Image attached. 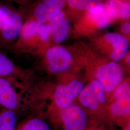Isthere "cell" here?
<instances>
[{
  "mask_svg": "<svg viewBox=\"0 0 130 130\" xmlns=\"http://www.w3.org/2000/svg\"><path fill=\"white\" fill-rule=\"evenodd\" d=\"M3 25L0 30V47L7 48L17 39L23 24L21 14L8 4H1Z\"/></svg>",
  "mask_w": 130,
  "mask_h": 130,
  "instance_id": "6da1fadb",
  "label": "cell"
},
{
  "mask_svg": "<svg viewBox=\"0 0 130 130\" xmlns=\"http://www.w3.org/2000/svg\"><path fill=\"white\" fill-rule=\"evenodd\" d=\"M96 75L104 91L110 92L121 83L123 72L120 65L112 62L100 67Z\"/></svg>",
  "mask_w": 130,
  "mask_h": 130,
  "instance_id": "7a4b0ae2",
  "label": "cell"
},
{
  "mask_svg": "<svg viewBox=\"0 0 130 130\" xmlns=\"http://www.w3.org/2000/svg\"><path fill=\"white\" fill-rule=\"evenodd\" d=\"M66 0H42L34 7L33 19L41 23L49 22L61 12Z\"/></svg>",
  "mask_w": 130,
  "mask_h": 130,
  "instance_id": "3957f363",
  "label": "cell"
},
{
  "mask_svg": "<svg viewBox=\"0 0 130 130\" xmlns=\"http://www.w3.org/2000/svg\"><path fill=\"white\" fill-rule=\"evenodd\" d=\"M80 102L92 110L98 108L99 103L106 102V96L102 85L98 80H94L79 94Z\"/></svg>",
  "mask_w": 130,
  "mask_h": 130,
  "instance_id": "277c9868",
  "label": "cell"
},
{
  "mask_svg": "<svg viewBox=\"0 0 130 130\" xmlns=\"http://www.w3.org/2000/svg\"><path fill=\"white\" fill-rule=\"evenodd\" d=\"M46 57L50 70L58 73L69 69L70 67L72 57L65 48L55 46L50 48L46 52Z\"/></svg>",
  "mask_w": 130,
  "mask_h": 130,
  "instance_id": "5b68a950",
  "label": "cell"
},
{
  "mask_svg": "<svg viewBox=\"0 0 130 130\" xmlns=\"http://www.w3.org/2000/svg\"><path fill=\"white\" fill-rule=\"evenodd\" d=\"M62 118L66 130H83L86 125V114L77 106L67 107L63 112Z\"/></svg>",
  "mask_w": 130,
  "mask_h": 130,
  "instance_id": "8992f818",
  "label": "cell"
},
{
  "mask_svg": "<svg viewBox=\"0 0 130 130\" xmlns=\"http://www.w3.org/2000/svg\"><path fill=\"white\" fill-rule=\"evenodd\" d=\"M10 78L0 77V106L15 111L19 106V98Z\"/></svg>",
  "mask_w": 130,
  "mask_h": 130,
  "instance_id": "52a82bcc",
  "label": "cell"
},
{
  "mask_svg": "<svg viewBox=\"0 0 130 130\" xmlns=\"http://www.w3.org/2000/svg\"><path fill=\"white\" fill-rule=\"evenodd\" d=\"M104 37L113 47V50L111 54L112 59L117 62L121 60L129 49V44L127 40L117 33H108L105 34Z\"/></svg>",
  "mask_w": 130,
  "mask_h": 130,
  "instance_id": "ba28073f",
  "label": "cell"
},
{
  "mask_svg": "<svg viewBox=\"0 0 130 130\" xmlns=\"http://www.w3.org/2000/svg\"><path fill=\"white\" fill-rule=\"evenodd\" d=\"M68 3L71 8L87 10L90 15L101 14L106 9L103 0H68Z\"/></svg>",
  "mask_w": 130,
  "mask_h": 130,
  "instance_id": "9c48e42d",
  "label": "cell"
},
{
  "mask_svg": "<svg viewBox=\"0 0 130 130\" xmlns=\"http://www.w3.org/2000/svg\"><path fill=\"white\" fill-rule=\"evenodd\" d=\"M18 74V67L4 53L0 52V77L13 78Z\"/></svg>",
  "mask_w": 130,
  "mask_h": 130,
  "instance_id": "30bf717a",
  "label": "cell"
},
{
  "mask_svg": "<svg viewBox=\"0 0 130 130\" xmlns=\"http://www.w3.org/2000/svg\"><path fill=\"white\" fill-rule=\"evenodd\" d=\"M17 120L15 111L2 108L0 110V130H15Z\"/></svg>",
  "mask_w": 130,
  "mask_h": 130,
  "instance_id": "8fae6325",
  "label": "cell"
},
{
  "mask_svg": "<svg viewBox=\"0 0 130 130\" xmlns=\"http://www.w3.org/2000/svg\"><path fill=\"white\" fill-rule=\"evenodd\" d=\"M55 99L58 107L67 108L71 104L73 98L71 96L67 85H61L56 90Z\"/></svg>",
  "mask_w": 130,
  "mask_h": 130,
  "instance_id": "7c38bea8",
  "label": "cell"
},
{
  "mask_svg": "<svg viewBox=\"0 0 130 130\" xmlns=\"http://www.w3.org/2000/svg\"><path fill=\"white\" fill-rule=\"evenodd\" d=\"M70 28V21L67 19H65L60 26L52 33L55 42L58 43L64 42L68 36Z\"/></svg>",
  "mask_w": 130,
  "mask_h": 130,
  "instance_id": "4fadbf2b",
  "label": "cell"
},
{
  "mask_svg": "<svg viewBox=\"0 0 130 130\" xmlns=\"http://www.w3.org/2000/svg\"><path fill=\"white\" fill-rule=\"evenodd\" d=\"M112 113L117 116H126L130 114V101L116 100L111 107Z\"/></svg>",
  "mask_w": 130,
  "mask_h": 130,
  "instance_id": "5bb4252c",
  "label": "cell"
},
{
  "mask_svg": "<svg viewBox=\"0 0 130 130\" xmlns=\"http://www.w3.org/2000/svg\"><path fill=\"white\" fill-rule=\"evenodd\" d=\"M20 130H50V128L44 121L34 119L28 121Z\"/></svg>",
  "mask_w": 130,
  "mask_h": 130,
  "instance_id": "9a60e30c",
  "label": "cell"
},
{
  "mask_svg": "<svg viewBox=\"0 0 130 130\" xmlns=\"http://www.w3.org/2000/svg\"><path fill=\"white\" fill-rule=\"evenodd\" d=\"M115 96L118 101H130V85L127 83H124L117 89Z\"/></svg>",
  "mask_w": 130,
  "mask_h": 130,
  "instance_id": "2e32d148",
  "label": "cell"
},
{
  "mask_svg": "<svg viewBox=\"0 0 130 130\" xmlns=\"http://www.w3.org/2000/svg\"><path fill=\"white\" fill-rule=\"evenodd\" d=\"M121 6L117 0H108L106 9L110 19H117L120 15Z\"/></svg>",
  "mask_w": 130,
  "mask_h": 130,
  "instance_id": "e0dca14e",
  "label": "cell"
},
{
  "mask_svg": "<svg viewBox=\"0 0 130 130\" xmlns=\"http://www.w3.org/2000/svg\"><path fill=\"white\" fill-rule=\"evenodd\" d=\"M65 14L61 11L49 21V23L47 25L50 34H52L57 28L60 26L65 20Z\"/></svg>",
  "mask_w": 130,
  "mask_h": 130,
  "instance_id": "ac0fdd59",
  "label": "cell"
},
{
  "mask_svg": "<svg viewBox=\"0 0 130 130\" xmlns=\"http://www.w3.org/2000/svg\"><path fill=\"white\" fill-rule=\"evenodd\" d=\"M91 18L97 24L98 27L100 28H105L108 26L110 19L107 13L106 9L101 14L90 15Z\"/></svg>",
  "mask_w": 130,
  "mask_h": 130,
  "instance_id": "d6986e66",
  "label": "cell"
},
{
  "mask_svg": "<svg viewBox=\"0 0 130 130\" xmlns=\"http://www.w3.org/2000/svg\"><path fill=\"white\" fill-rule=\"evenodd\" d=\"M84 84L79 80H74L70 82L67 87L72 98L78 96L84 89Z\"/></svg>",
  "mask_w": 130,
  "mask_h": 130,
  "instance_id": "ffe728a7",
  "label": "cell"
},
{
  "mask_svg": "<svg viewBox=\"0 0 130 130\" xmlns=\"http://www.w3.org/2000/svg\"><path fill=\"white\" fill-rule=\"evenodd\" d=\"M130 4L124 3L121 4L120 15L123 19H128L130 16Z\"/></svg>",
  "mask_w": 130,
  "mask_h": 130,
  "instance_id": "44dd1931",
  "label": "cell"
},
{
  "mask_svg": "<svg viewBox=\"0 0 130 130\" xmlns=\"http://www.w3.org/2000/svg\"><path fill=\"white\" fill-rule=\"evenodd\" d=\"M121 31L125 34H128L130 33V26L129 22H126L123 24L121 27Z\"/></svg>",
  "mask_w": 130,
  "mask_h": 130,
  "instance_id": "7402d4cb",
  "label": "cell"
},
{
  "mask_svg": "<svg viewBox=\"0 0 130 130\" xmlns=\"http://www.w3.org/2000/svg\"><path fill=\"white\" fill-rule=\"evenodd\" d=\"M7 1H9L10 2H16V3H21L23 1H26V0H7Z\"/></svg>",
  "mask_w": 130,
  "mask_h": 130,
  "instance_id": "603a6c76",
  "label": "cell"
},
{
  "mask_svg": "<svg viewBox=\"0 0 130 130\" xmlns=\"http://www.w3.org/2000/svg\"><path fill=\"white\" fill-rule=\"evenodd\" d=\"M3 22H2V14H1V11L0 9V30H1V28H2Z\"/></svg>",
  "mask_w": 130,
  "mask_h": 130,
  "instance_id": "cb8c5ba5",
  "label": "cell"
},
{
  "mask_svg": "<svg viewBox=\"0 0 130 130\" xmlns=\"http://www.w3.org/2000/svg\"><path fill=\"white\" fill-rule=\"evenodd\" d=\"M2 50H3V48H1V47H0V52H3V51H2Z\"/></svg>",
  "mask_w": 130,
  "mask_h": 130,
  "instance_id": "d4e9b609",
  "label": "cell"
},
{
  "mask_svg": "<svg viewBox=\"0 0 130 130\" xmlns=\"http://www.w3.org/2000/svg\"><path fill=\"white\" fill-rule=\"evenodd\" d=\"M130 126H129V127H128V128H127V130H130Z\"/></svg>",
  "mask_w": 130,
  "mask_h": 130,
  "instance_id": "484cf974",
  "label": "cell"
}]
</instances>
